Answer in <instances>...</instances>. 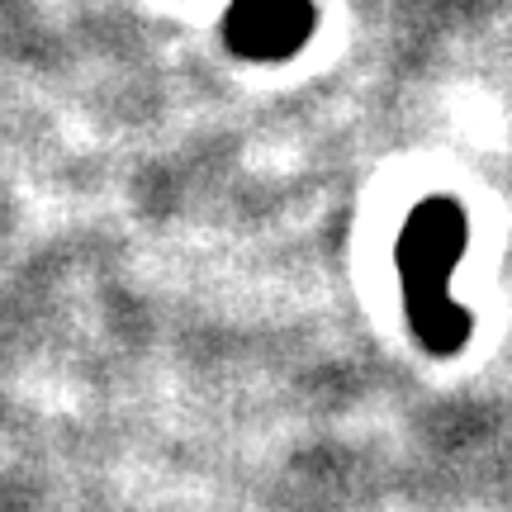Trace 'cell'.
Masks as SVG:
<instances>
[{
	"instance_id": "6da1fadb",
	"label": "cell",
	"mask_w": 512,
	"mask_h": 512,
	"mask_svg": "<svg viewBox=\"0 0 512 512\" xmlns=\"http://www.w3.org/2000/svg\"><path fill=\"white\" fill-rule=\"evenodd\" d=\"M470 242V219L456 200L432 195L422 200L399 233V275H403V309H408V328L427 351L437 356H456L470 337V313L456 304L451 294V275H456L460 256Z\"/></svg>"
},
{
	"instance_id": "7a4b0ae2",
	"label": "cell",
	"mask_w": 512,
	"mask_h": 512,
	"mask_svg": "<svg viewBox=\"0 0 512 512\" xmlns=\"http://www.w3.org/2000/svg\"><path fill=\"white\" fill-rule=\"evenodd\" d=\"M313 34V5L309 0H233L223 19L228 48L247 62H280L304 48Z\"/></svg>"
}]
</instances>
